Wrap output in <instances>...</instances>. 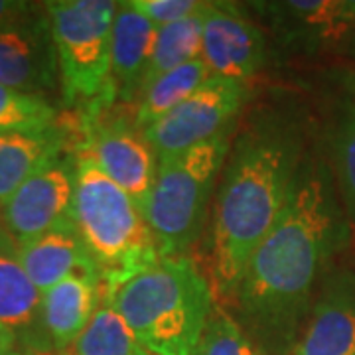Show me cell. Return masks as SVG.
Returning <instances> with one entry per match:
<instances>
[{
    "label": "cell",
    "instance_id": "cell-25",
    "mask_svg": "<svg viewBox=\"0 0 355 355\" xmlns=\"http://www.w3.org/2000/svg\"><path fill=\"white\" fill-rule=\"evenodd\" d=\"M128 2L156 30L176 24L180 20H186L193 14L202 12L209 4V2H202V0H128Z\"/></svg>",
    "mask_w": 355,
    "mask_h": 355
},
{
    "label": "cell",
    "instance_id": "cell-28",
    "mask_svg": "<svg viewBox=\"0 0 355 355\" xmlns=\"http://www.w3.org/2000/svg\"><path fill=\"white\" fill-rule=\"evenodd\" d=\"M6 355H48V354H38V352H30V349H14V352H10V354Z\"/></svg>",
    "mask_w": 355,
    "mask_h": 355
},
{
    "label": "cell",
    "instance_id": "cell-1",
    "mask_svg": "<svg viewBox=\"0 0 355 355\" xmlns=\"http://www.w3.org/2000/svg\"><path fill=\"white\" fill-rule=\"evenodd\" d=\"M349 237L328 166L306 156L279 221L257 247L231 304L259 354L288 355L314 282Z\"/></svg>",
    "mask_w": 355,
    "mask_h": 355
},
{
    "label": "cell",
    "instance_id": "cell-6",
    "mask_svg": "<svg viewBox=\"0 0 355 355\" xmlns=\"http://www.w3.org/2000/svg\"><path fill=\"white\" fill-rule=\"evenodd\" d=\"M65 105L87 101V111L111 107L109 71L116 12L113 0L46 2Z\"/></svg>",
    "mask_w": 355,
    "mask_h": 355
},
{
    "label": "cell",
    "instance_id": "cell-29",
    "mask_svg": "<svg viewBox=\"0 0 355 355\" xmlns=\"http://www.w3.org/2000/svg\"><path fill=\"white\" fill-rule=\"evenodd\" d=\"M0 227H2V205H0Z\"/></svg>",
    "mask_w": 355,
    "mask_h": 355
},
{
    "label": "cell",
    "instance_id": "cell-17",
    "mask_svg": "<svg viewBox=\"0 0 355 355\" xmlns=\"http://www.w3.org/2000/svg\"><path fill=\"white\" fill-rule=\"evenodd\" d=\"M288 355H355V284L328 286Z\"/></svg>",
    "mask_w": 355,
    "mask_h": 355
},
{
    "label": "cell",
    "instance_id": "cell-12",
    "mask_svg": "<svg viewBox=\"0 0 355 355\" xmlns=\"http://www.w3.org/2000/svg\"><path fill=\"white\" fill-rule=\"evenodd\" d=\"M270 22L280 44L298 50L331 48L355 28V0H284L253 2Z\"/></svg>",
    "mask_w": 355,
    "mask_h": 355
},
{
    "label": "cell",
    "instance_id": "cell-7",
    "mask_svg": "<svg viewBox=\"0 0 355 355\" xmlns=\"http://www.w3.org/2000/svg\"><path fill=\"white\" fill-rule=\"evenodd\" d=\"M249 99V83L209 77L186 101L142 130L146 142L164 158L184 153L233 128V119Z\"/></svg>",
    "mask_w": 355,
    "mask_h": 355
},
{
    "label": "cell",
    "instance_id": "cell-20",
    "mask_svg": "<svg viewBox=\"0 0 355 355\" xmlns=\"http://www.w3.org/2000/svg\"><path fill=\"white\" fill-rule=\"evenodd\" d=\"M207 6L202 12L193 14L186 20H180L176 24L156 30L153 55H150V64L146 69L142 89L150 85L154 79L162 77L180 65L190 64L193 60L202 58V24Z\"/></svg>",
    "mask_w": 355,
    "mask_h": 355
},
{
    "label": "cell",
    "instance_id": "cell-5",
    "mask_svg": "<svg viewBox=\"0 0 355 355\" xmlns=\"http://www.w3.org/2000/svg\"><path fill=\"white\" fill-rule=\"evenodd\" d=\"M231 150V130L184 153L158 158L140 214L162 259L188 253L202 237L211 193Z\"/></svg>",
    "mask_w": 355,
    "mask_h": 355
},
{
    "label": "cell",
    "instance_id": "cell-30",
    "mask_svg": "<svg viewBox=\"0 0 355 355\" xmlns=\"http://www.w3.org/2000/svg\"><path fill=\"white\" fill-rule=\"evenodd\" d=\"M139 355H150V354H148V352H144V349H142V352H140Z\"/></svg>",
    "mask_w": 355,
    "mask_h": 355
},
{
    "label": "cell",
    "instance_id": "cell-2",
    "mask_svg": "<svg viewBox=\"0 0 355 355\" xmlns=\"http://www.w3.org/2000/svg\"><path fill=\"white\" fill-rule=\"evenodd\" d=\"M302 160L298 128L268 111L233 140L219 174L205 245L207 279L221 298L233 300L251 257L288 202Z\"/></svg>",
    "mask_w": 355,
    "mask_h": 355
},
{
    "label": "cell",
    "instance_id": "cell-16",
    "mask_svg": "<svg viewBox=\"0 0 355 355\" xmlns=\"http://www.w3.org/2000/svg\"><path fill=\"white\" fill-rule=\"evenodd\" d=\"M103 304L99 277H67L42 294V330L50 352L64 354Z\"/></svg>",
    "mask_w": 355,
    "mask_h": 355
},
{
    "label": "cell",
    "instance_id": "cell-4",
    "mask_svg": "<svg viewBox=\"0 0 355 355\" xmlns=\"http://www.w3.org/2000/svg\"><path fill=\"white\" fill-rule=\"evenodd\" d=\"M71 219L101 272L103 291L162 259L139 205L85 154L77 156Z\"/></svg>",
    "mask_w": 355,
    "mask_h": 355
},
{
    "label": "cell",
    "instance_id": "cell-15",
    "mask_svg": "<svg viewBox=\"0 0 355 355\" xmlns=\"http://www.w3.org/2000/svg\"><path fill=\"white\" fill-rule=\"evenodd\" d=\"M156 28L137 12L130 2H116V12L111 38V71H109V99L137 101L144 76L150 64Z\"/></svg>",
    "mask_w": 355,
    "mask_h": 355
},
{
    "label": "cell",
    "instance_id": "cell-10",
    "mask_svg": "<svg viewBox=\"0 0 355 355\" xmlns=\"http://www.w3.org/2000/svg\"><path fill=\"white\" fill-rule=\"evenodd\" d=\"M60 79L46 4L24 20L0 28V85L30 95L51 91Z\"/></svg>",
    "mask_w": 355,
    "mask_h": 355
},
{
    "label": "cell",
    "instance_id": "cell-23",
    "mask_svg": "<svg viewBox=\"0 0 355 355\" xmlns=\"http://www.w3.org/2000/svg\"><path fill=\"white\" fill-rule=\"evenodd\" d=\"M193 355H261L239 322L225 308L214 306Z\"/></svg>",
    "mask_w": 355,
    "mask_h": 355
},
{
    "label": "cell",
    "instance_id": "cell-26",
    "mask_svg": "<svg viewBox=\"0 0 355 355\" xmlns=\"http://www.w3.org/2000/svg\"><path fill=\"white\" fill-rule=\"evenodd\" d=\"M40 4L32 2H18V0H0V28L10 26L14 22L24 20L26 16L38 10Z\"/></svg>",
    "mask_w": 355,
    "mask_h": 355
},
{
    "label": "cell",
    "instance_id": "cell-32",
    "mask_svg": "<svg viewBox=\"0 0 355 355\" xmlns=\"http://www.w3.org/2000/svg\"><path fill=\"white\" fill-rule=\"evenodd\" d=\"M354 284H355V282H354Z\"/></svg>",
    "mask_w": 355,
    "mask_h": 355
},
{
    "label": "cell",
    "instance_id": "cell-14",
    "mask_svg": "<svg viewBox=\"0 0 355 355\" xmlns=\"http://www.w3.org/2000/svg\"><path fill=\"white\" fill-rule=\"evenodd\" d=\"M42 294L26 275L18 241L0 227V324L12 330L22 349L51 354L42 330Z\"/></svg>",
    "mask_w": 355,
    "mask_h": 355
},
{
    "label": "cell",
    "instance_id": "cell-8",
    "mask_svg": "<svg viewBox=\"0 0 355 355\" xmlns=\"http://www.w3.org/2000/svg\"><path fill=\"white\" fill-rule=\"evenodd\" d=\"M85 140L81 153L89 156L114 184L142 205L153 186L158 158L132 119L89 111L83 119Z\"/></svg>",
    "mask_w": 355,
    "mask_h": 355
},
{
    "label": "cell",
    "instance_id": "cell-13",
    "mask_svg": "<svg viewBox=\"0 0 355 355\" xmlns=\"http://www.w3.org/2000/svg\"><path fill=\"white\" fill-rule=\"evenodd\" d=\"M28 279L44 294L67 277H99L101 272L71 217L48 231L18 241Z\"/></svg>",
    "mask_w": 355,
    "mask_h": 355
},
{
    "label": "cell",
    "instance_id": "cell-11",
    "mask_svg": "<svg viewBox=\"0 0 355 355\" xmlns=\"http://www.w3.org/2000/svg\"><path fill=\"white\" fill-rule=\"evenodd\" d=\"M266 38L241 8L209 2L203 14L202 58L214 77L249 83L265 64Z\"/></svg>",
    "mask_w": 355,
    "mask_h": 355
},
{
    "label": "cell",
    "instance_id": "cell-9",
    "mask_svg": "<svg viewBox=\"0 0 355 355\" xmlns=\"http://www.w3.org/2000/svg\"><path fill=\"white\" fill-rule=\"evenodd\" d=\"M77 158L60 154L26 180L2 205V225L24 241L71 217Z\"/></svg>",
    "mask_w": 355,
    "mask_h": 355
},
{
    "label": "cell",
    "instance_id": "cell-27",
    "mask_svg": "<svg viewBox=\"0 0 355 355\" xmlns=\"http://www.w3.org/2000/svg\"><path fill=\"white\" fill-rule=\"evenodd\" d=\"M16 345H18L16 334H14L12 330H8L6 326L0 324V355H6L10 354V352H14Z\"/></svg>",
    "mask_w": 355,
    "mask_h": 355
},
{
    "label": "cell",
    "instance_id": "cell-19",
    "mask_svg": "<svg viewBox=\"0 0 355 355\" xmlns=\"http://www.w3.org/2000/svg\"><path fill=\"white\" fill-rule=\"evenodd\" d=\"M209 77L214 76L207 64L203 62V58H200L154 79L150 85H146L140 91V95L135 101V114H132L135 125L140 130L154 125L180 103L186 101Z\"/></svg>",
    "mask_w": 355,
    "mask_h": 355
},
{
    "label": "cell",
    "instance_id": "cell-18",
    "mask_svg": "<svg viewBox=\"0 0 355 355\" xmlns=\"http://www.w3.org/2000/svg\"><path fill=\"white\" fill-rule=\"evenodd\" d=\"M65 137L58 125L0 132V205L42 166L64 154Z\"/></svg>",
    "mask_w": 355,
    "mask_h": 355
},
{
    "label": "cell",
    "instance_id": "cell-24",
    "mask_svg": "<svg viewBox=\"0 0 355 355\" xmlns=\"http://www.w3.org/2000/svg\"><path fill=\"white\" fill-rule=\"evenodd\" d=\"M334 164L342 184L343 200L355 221V109L343 114L331 139Z\"/></svg>",
    "mask_w": 355,
    "mask_h": 355
},
{
    "label": "cell",
    "instance_id": "cell-31",
    "mask_svg": "<svg viewBox=\"0 0 355 355\" xmlns=\"http://www.w3.org/2000/svg\"><path fill=\"white\" fill-rule=\"evenodd\" d=\"M352 38H354V42H355V28H354V34H352Z\"/></svg>",
    "mask_w": 355,
    "mask_h": 355
},
{
    "label": "cell",
    "instance_id": "cell-22",
    "mask_svg": "<svg viewBox=\"0 0 355 355\" xmlns=\"http://www.w3.org/2000/svg\"><path fill=\"white\" fill-rule=\"evenodd\" d=\"M55 125V109L40 95L0 85V132Z\"/></svg>",
    "mask_w": 355,
    "mask_h": 355
},
{
    "label": "cell",
    "instance_id": "cell-21",
    "mask_svg": "<svg viewBox=\"0 0 355 355\" xmlns=\"http://www.w3.org/2000/svg\"><path fill=\"white\" fill-rule=\"evenodd\" d=\"M142 352L135 334L121 314L103 302L62 355H139Z\"/></svg>",
    "mask_w": 355,
    "mask_h": 355
},
{
    "label": "cell",
    "instance_id": "cell-3",
    "mask_svg": "<svg viewBox=\"0 0 355 355\" xmlns=\"http://www.w3.org/2000/svg\"><path fill=\"white\" fill-rule=\"evenodd\" d=\"M150 355H193L216 306L209 279L188 254L158 259L119 286L103 291Z\"/></svg>",
    "mask_w": 355,
    "mask_h": 355
}]
</instances>
